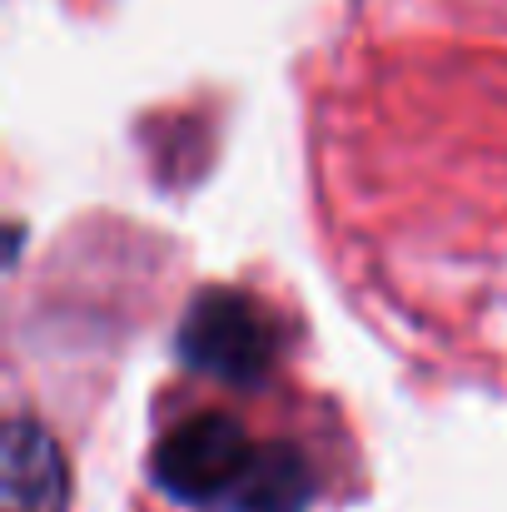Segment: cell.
I'll return each instance as SVG.
<instances>
[{
  "label": "cell",
  "instance_id": "1",
  "mask_svg": "<svg viewBox=\"0 0 507 512\" xmlns=\"http://www.w3.org/2000/svg\"><path fill=\"white\" fill-rule=\"evenodd\" d=\"M174 348L179 363L204 378H219L229 388H259L279 363V329L254 294L209 284L184 304Z\"/></svg>",
  "mask_w": 507,
  "mask_h": 512
},
{
  "label": "cell",
  "instance_id": "2",
  "mask_svg": "<svg viewBox=\"0 0 507 512\" xmlns=\"http://www.w3.org/2000/svg\"><path fill=\"white\" fill-rule=\"evenodd\" d=\"M254 438L234 413H189L184 423H174L155 458H150V478L155 488L184 503V508H204V512H224L239 478L254 463Z\"/></svg>",
  "mask_w": 507,
  "mask_h": 512
},
{
  "label": "cell",
  "instance_id": "3",
  "mask_svg": "<svg viewBox=\"0 0 507 512\" xmlns=\"http://www.w3.org/2000/svg\"><path fill=\"white\" fill-rule=\"evenodd\" d=\"M70 463L35 418H10L0 438V512H65Z\"/></svg>",
  "mask_w": 507,
  "mask_h": 512
},
{
  "label": "cell",
  "instance_id": "4",
  "mask_svg": "<svg viewBox=\"0 0 507 512\" xmlns=\"http://www.w3.org/2000/svg\"><path fill=\"white\" fill-rule=\"evenodd\" d=\"M319 493L314 463L294 443H259L224 512H309Z\"/></svg>",
  "mask_w": 507,
  "mask_h": 512
}]
</instances>
